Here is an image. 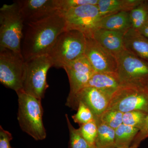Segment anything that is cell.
Here are the masks:
<instances>
[{
    "instance_id": "cell-27",
    "label": "cell",
    "mask_w": 148,
    "mask_h": 148,
    "mask_svg": "<svg viewBox=\"0 0 148 148\" xmlns=\"http://www.w3.org/2000/svg\"><path fill=\"white\" fill-rule=\"evenodd\" d=\"M99 0H56L59 11L64 12L81 6L97 5Z\"/></svg>"
},
{
    "instance_id": "cell-29",
    "label": "cell",
    "mask_w": 148,
    "mask_h": 148,
    "mask_svg": "<svg viewBox=\"0 0 148 148\" xmlns=\"http://www.w3.org/2000/svg\"><path fill=\"white\" fill-rule=\"evenodd\" d=\"M12 139L11 133L0 126V148H12L10 142Z\"/></svg>"
},
{
    "instance_id": "cell-30",
    "label": "cell",
    "mask_w": 148,
    "mask_h": 148,
    "mask_svg": "<svg viewBox=\"0 0 148 148\" xmlns=\"http://www.w3.org/2000/svg\"><path fill=\"white\" fill-rule=\"evenodd\" d=\"M138 31L148 39V21Z\"/></svg>"
},
{
    "instance_id": "cell-17",
    "label": "cell",
    "mask_w": 148,
    "mask_h": 148,
    "mask_svg": "<svg viewBox=\"0 0 148 148\" xmlns=\"http://www.w3.org/2000/svg\"><path fill=\"white\" fill-rule=\"evenodd\" d=\"M143 2L141 0H99L97 5L103 17L120 12H130Z\"/></svg>"
},
{
    "instance_id": "cell-15",
    "label": "cell",
    "mask_w": 148,
    "mask_h": 148,
    "mask_svg": "<svg viewBox=\"0 0 148 148\" xmlns=\"http://www.w3.org/2000/svg\"><path fill=\"white\" fill-rule=\"evenodd\" d=\"M86 86L97 88L111 98L121 87L122 85L116 73H95L90 77Z\"/></svg>"
},
{
    "instance_id": "cell-26",
    "label": "cell",
    "mask_w": 148,
    "mask_h": 148,
    "mask_svg": "<svg viewBox=\"0 0 148 148\" xmlns=\"http://www.w3.org/2000/svg\"><path fill=\"white\" fill-rule=\"evenodd\" d=\"M78 129L83 137L88 142L95 145L98 133V127L95 119L79 125Z\"/></svg>"
},
{
    "instance_id": "cell-25",
    "label": "cell",
    "mask_w": 148,
    "mask_h": 148,
    "mask_svg": "<svg viewBox=\"0 0 148 148\" xmlns=\"http://www.w3.org/2000/svg\"><path fill=\"white\" fill-rule=\"evenodd\" d=\"M77 112L72 117L74 121L79 125L85 124L95 120V116L89 108L82 102H79Z\"/></svg>"
},
{
    "instance_id": "cell-21",
    "label": "cell",
    "mask_w": 148,
    "mask_h": 148,
    "mask_svg": "<svg viewBox=\"0 0 148 148\" xmlns=\"http://www.w3.org/2000/svg\"><path fill=\"white\" fill-rule=\"evenodd\" d=\"M65 116L70 135L69 148H96L95 145H91L84 138L78 129L73 127L68 115L66 114Z\"/></svg>"
},
{
    "instance_id": "cell-28",
    "label": "cell",
    "mask_w": 148,
    "mask_h": 148,
    "mask_svg": "<svg viewBox=\"0 0 148 148\" xmlns=\"http://www.w3.org/2000/svg\"><path fill=\"white\" fill-rule=\"evenodd\" d=\"M147 138H148V113L147 114L145 120L143 127L139 130V132L136 135L131 145L138 148L140 145V143Z\"/></svg>"
},
{
    "instance_id": "cell-2",
    "label": "cell",
    "mask_w": 148,
    "mask_h": 148,
    "mask_svg": "<svg viewBox=\"0 0 148 148\" xmlns=\"http://www.w3.org/2000/svg\"><path fill=\"white\" fill-rule=\"evenodd\" d=\"M16 93L18 102L17 119L21 129L36 141L44 140L47 133L43 123V109L41 100L22 90Z\"/></svg>"
},
{
    "instance_id": "cell-20",
    "label": "cell",
    "mask_w": 148,
    "mask_h": 148,
    "mask_svg": "<svg viewBox=\"0 0 148 148\" xmlns=\"http://www.w3.org/2000/svg\"><path fill=\"white\" fill-rule=\"evenodd\" d=\"M139 130L138 128L123 123L115 130L116 148L130 147Z\"/></svg>"
},
{
    "instance_id": "cell-1",
    "label": "cell",
    "mask_w": 148,
    "mask_h": 148,
    "mask_svg": "<svg viewBox=\"0 0 148 148\" xmlns=\"http://www.w3.org/2000/svg\"><path fill=\"white\" fill-rule=\"evenodd\" d=\"M25 25L21 44V53L25 61L47 55L58 37L66 31V20L60 11Z\"/></svg>"
},
{
    "instance_id": "cell-32",
    "label": "cell",
    "mask_w": 148,
    "mask_h": 148,
    "mask_svg": "<svg viewBox=\"0 0 148 148\" xmlns=\"http://www.w3.org/2000/svg\"><path fill=\"white\" fill-rule=\"evenodd\" d=\"M147 87L148 88V84H147Z\"/></svg>"
},
{
    "instance_id": "cell-3",
    "label": "cell",
    "mask_w": 148,
    "mask_h": 148,
    "mask_svg": "<svg viewBox=\"0 0 148 148\" xmlns=\"http://www.w3.org/2000/svg\"><path fill=\"white\" fill-rule=\"evenodd\" d=\"M86 37L76 30L66 31L58 37L47 54L53 67L63 68L72 61L84 55Z\"/></svg>"
},
{
    "instance_id": "cell-13",
    "label": "cell",
    "mask_w": 148,
    "mask_h": 148,
    "mask_svg": "<svg viewBox=\"0 0 148 148\" xmlns=\"http://www.w3.org/2000/svg\"><path fill=\"white\" fill-rule=\"evenodd\" d=\"M63 69L67 74L70 90L67 98H72L85 87L94 73V70L85 55L66 65Z\"/></svg>"
},
{
    "instance_id": "cell-23",
    "label": "cell",
    "mask_w": 148,
    "mask_h": 148,
    "mask_svg": "<svg viewBox=\"0 0 148 148\" xmlns=\"http://www.w3.org/2000/svg\"><path fill=\"white\" fill-rule=\"evenodd\" d=\"M147 113L140 111H131L124 113L123 123L140 129L143 127Z\"/></svg>"
},
{
    "instance_id": "cell-31",
    "label": "cell",
    "mask_w": 148,
    "mask_h": 148,
    "mask_svg": "<svg viewBox=\"0 0 148 148\" xmlns=\"http://www.w3.org/2000/svg\"><path fill=\"white\" fill-rule=\"evenodd\" d=\"M138 148L136 147H135V146L132 145H131L130 146V147H121V148Z\"/></svg>"
},
{
    "instance_id": "cell-18",
    "label": "cell",
    "mask_w": 148,
    "mask_h": 148,
    "mask_svg": "<svg viewBox=\"0 0 148 148\" xmlns=\"http://www.w3.org/2000/svg\"><path fill=\"white\" fill-rule=\"evenodd\" d=\"M129 12H120L103 17L100 21L99 29L125 34L131 28Z\"/></svg>"
},
{
    "instance_id": "cell-33",
    "label": "cell",
    "mask_w": 148,
    "mask_h": 148,
    "mask_svg": "<svg viewBox=\"0 0 148 148\" xmlns=\"http://www.w3.org/2000/svg\"></svg>"
},
{
    "instance_id": "cell-16",
    "label": "cell",
    "mask_w": 148,
    "mask_h": 148,
    "mask_svg": "<svg viewBox=\"0 0 148 148\" xmlns=\"http://www.w3.org/2000/svg\"><path fill=\"white\" fill-rule=\"evenodd\" d=\"M125 49L148 62V39L131 28L124 35Z\"/></svg>"
},
{
    "instance_id": "cell-12",
    "label": "cell",
    "mask_w": 148,
    "mask_h": 148,
    "mask_svg": "<svg viewBox=\"0 0 148 148\" xmlns=\"http://www.w3.org/2000/svg\"><path fill=\"white\" fill-rule=\"evenodd\" d=\"M15 2L24 24L42 20L59 12L56 0H19Z\"/></svg>"
},
{
    "instance_id": "cell-7",
    "label": "cell",
    "mask_w": 148,
    "mask_h": 148,
    "mask_svg": "<svg viewBox=\"0 0 148 148\" xmlns=\"http://www.w3.org/2000/svg\"><path fill=\"white\" fill-rule=\"evenodd\" d=\"M26 61L22 53L0 47V82L16 92L22 90Z\"/></svg>"
},
{
    "instance_id": "cell-9",
    "label": "cell",
    "mask_w": 148,
    "mask_h": 148,
    "mask_svg": "<svg viewBox=\"0 0 148 148\" xmlns=\"http://www.w3.org/2000/svg\"><path fill=\"white\" fill-rule=\"evenodd\" d=\"M61 12L66 20V31L76 30L86 38L92 37L103 18L97 5H82Z\"/></svg>"
},
{
    "instance_id": "cell-22",
    "label": "cell",
    "mask_w": 148,
    "mask_h": 148,
    "mask_svg": "<svg viewBox=\"0 0 148 148\" xmlns=\"http://www.w3.org/2000/svg\"><path fill=\"white\" fill-rule=\"evenodd\" d=\"M144 2L129 12L131 28L137 31L148 21V8Z\"/></svg>"
},
{
    "instance_id": "cell-11",
    "label": "cell",
    "mask_w": 148,
    "mask_h": 148,
    "mask_svg": "<svg viewBox=\"0 0 148 148\" xmlns=\"http://www.w3.org/2000/svg\"><path fill=\"white\" fill-rule=\"evenodd\" d=\"M84 55L95 73H116L117 63L115 56L92 38H86Z\"/></svg>"
},
{
    "instance_id": "cell-24",
    "label": "cell",
    "mask_w": 148,
    "mask_h": 148,
    "mask_svg": "<svg viewBox=\"0 0 148 148\" xmlns=\"http://www.w3.org/2000/svg\"><path fill=\"white\" fill-rule=\"evenodd\" d=\"M123 113L113 110H107L99 117L105 124L115 130L123 124Z\"/></svg>"
},
{
    "instance_id": "cell-14",
    "label": "cell",
    "mask_w": 148,
    "mask_h": 148,
    "mask_svg": "<svg viewBox=\"0 0 148 148\" xmlns=\"http://www.w3.org/2000/svg\"><path fill=\"white\" fill-rule=\"evenodd\" d=\"M124 35L121 32L99 28L95 30L91 38L116 57L125 49Z\"/></svg>"
},
{
    "instance_id": "cell-4",
    "label": "cell",
    "mask_w": 148,
    "mask_h": 148,
    "mask_svg": "<svg viewBox=\"0 0 148 148\" xmlns=\"http://www.w3.org/2000/svg\"><path fill=\"white\" fill-rule=\"evenodd\" d=\"M24 25L16 2L3 5L0 9V47L21 53Z\"/></svg>"
},
{
    "instance_id": "cell-8",
    "label": "cell",
    "mask_w": 148,
    "mask_h": 148,
    "mask_svg": "<svg viewBox=\"0 0 148 148\" xmlns=\"http://www.w3.org/2000/svg\"><path fill=\"white\" fill-rule=\"evenodd\" d=\"M107 110H115L123 113L140 111L148 114V88L122 86L111 97Z\"/></svg>"
},
{
    "instance_id": "cell-19",
    "label": "cell",
    "mask_w": 148,
    "mask_h": 148,
    "mask_svg": "<svg viewBox=\"0 0 148 148\" xmlns=\"http://www.w3.org/2000/svg\"><path fill=\"white\" fill-rule=\"evenodd\" d=\"M95 119L98 127L95 142L96 148H116L115 130L105 124L100 117L95 118Z\"/></svg>"
},
{
    "instance_id": "cell-10",
    "label": "cell",
    "mask_w": 148,
    "mask_h": 148,
    "mask_svg": "<svg viewBox=\"0 0 148 148\" xmlns=\"http://www.w3.org/2000/svg\"><path fill=\"white\" fill-rule=\"evenodd\" d=\"M110 99V97L97 88L86 86L72 98H67L66 105L77 110L79 103L82 102L90 109L95 118L101 116L107 110Z\"/></svg>"
},
{
    "instance_id": "cell-5",
    "label": "cell",
    "mask_w": 148,
    "mask_h": 148,
    "mask_svg": "<svg viewBox=\"0 0 148 148\" xmlns=\"http://www.w3.org/2000/svg\"><path fill=\"white\" fill-rule=\"evenodd\" d=\"M116 58V73L122 86H147L148 62L125 49Z\"/></svg>"
},
{
    "instance_id": "cell-6",
    "label": "cell",
    "mask_w": 148,
    "mask_h": 148,
    "mask_svg": "<svg viewBox=\"0 0 148 148\" xmlns=\"http://www.w3.org/2000/svg\"><path fill=\"white\" fill-rule=\"evenodd\" d=\"M53 64L48 55L36 56L26 61V70L22 90L41 100L49 85L47 72Z\"/></svg>"
}]
</instances>
